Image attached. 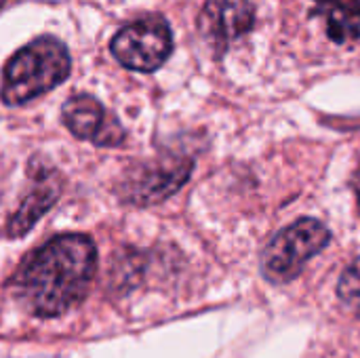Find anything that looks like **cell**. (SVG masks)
Returning <instances> with one entry per match:
<instances>
[{"label": "cell", "mask_w": 360, "mask_h": 358, "mask_svg": "<svg viewBox=\"0 0 360 358\" xmlns=\"http://www.w3.org/2000/svg\"><path fill=\"white\" fill-rule=\"evenodd\" d=\"M314 15H321L327 34L338 44H352L360 38V0H310Z\"/></svg>", "instance_id": "9c48e42d"}, {"label": "cell", "mask_w": 360, "mask_h": 358, "mask_svg": "<svg viewBox=\"0 0 360 358\" xmlns=\"http://www.w3.org/2000/svg\"><path fill=\"white\" fill-rule=\"evenodd\" d=\"M255 0H207L200 11L198 27L207 42L219 51L253 27Z\"/></svg>", "instance_id": "52a82bcc"}, {"label": "cell", "mask_w": 360, "mask_h": 358, "mask_svg": "<svg viewBox=\"0 0 360 358\" xmlns=\"http://www.w3.org/2000/svg\"><path fill=\"white\" fill-rule=\"evenodd\" d=\"M194 162L190 158H160L131 169L120 186V196L133 205H156L175 194L190 177Z\"/></svg>", "instance_id": "5b68a950"}, {"label": "cell", "mask_w": 360, "mask_h": 358, "mask_svg": "<svg viewBox=\"0 0 360 358\" xmlns=\"http://www.w3.org/2000/svg\"><path fill=\"white\" fill-rule=\"evenodd\" d=\"M354 188H356V196H359V211H360V171L356 173V179H354Z\"/></svg>", "instance_id": "8fae6325"}, {"label": "cell", "mask_w": 360, "mask_h": 358, "mask_svg": "<svg viewBox=\"0 0 360 358\" xmlns=\"http://www.w3.org/2000/svg\"><path fill=\"white\" fill-rule=\"evenodd\" d=\"M338 293L346 306L360 312V257L344 270L340 285H338Z\"/></svg>", "instance_id": "30bf717a"}, {"label": "cell", "mask_w": 360, "mask_h": 358, "mask_svg": "<svg viewBox=\"0 0 360 358\" xmlns=\"http://www.w3.org/2000/svg\"><path fill=\"white\" fill-rule=\"evenodd\" d=\"M68 74V49L57 38L40 36L8 59L2 80V99L8 106L27 103L61 84Z\"/></svg>", "instance_id": "7a4b0ae2"}, {"label": "cell", "mask_w": 360, "mask_h": 358, "mask_svg": "<svg viewBox=\"0 0 360 358\" xmlns=\"http://www.w3.org/2000/svg\"><path fill=\"white\" fill-rule=\"evenodd\" d=\"M173 49L169 23L162 17H143L124 25L112 38V55L129 70L154 72Z\"/></svg>", "instance_id": "277c9868"}, {"label": "cell", "mask_w": 360, "mask_h": 358, "mask_svg": "<svg viewBox=\"0 0 360 358\" xmlns=\"http://www.w3.org/2000/svg\"><path fill=\"white\" fill-rule=\"evenodd\" d=\"M331 241L329 228L319 219H300L281 230L264 249L262 272L266 281L283 285L302 274L304 266Z\"/></svg>", "instance_id": "3957f363"}, {"label": "cell", "mask_w": 360, "mask_h": 358, "mask_svg": "<svg viewBox=\"0 0 360 358\" xmlns=\"http://www.w3.org/2000/svg\"><path fill=\"white\" fill-rule=\"evenodd\" d=\"M95 268L93 241L82 234H61L30 253L13 287L32 314L59 317L84 300Z\"/></svg>", "instance_id": "6da1fadb"}, {"label": "cell", "mask_w": 360, "mask_h": 358, "mask_svg": "<svg viewBox=\"0 0 360 358\" xmlns=\"http://www.w3.org/2000/svg\"><path fill=\"white\" fill-rule=\"evenodd\" d=\"M65 127L80 139L97 146H118L124 139L120 122L91 95H74L63 106Z\"/></svg>", "instance_id": "8992f818"}, {"label": "cell", "mask_w": 360, "mask_h": 358, "mask_svg": "<svg viewBox=\"0 0 360 358\" xmlns=\"http://www.w3.org/2000/svg\"><path fill=\"white\" fill-rule=\"evenodd\" d=\"M4 2H8V0H0V6H2V4H4Z\"/></svg>", "instance_id": "7c38bea8"}, {"label": "cell", "mask_w": 360, "mask_h": 358, "mask_svg": "<svg viewBox=\"0 0 360 358\" xmlns=\"http://www.w3.org/2000/svg\"><path fill=\"white\" fill-rule=\"evenodd\" d=\"M57 196H59V181H55L53 173L44 171V173L36 175L34 188L23 198L19 211L8 222V234L11 236L25 234L53 207V203L57 200Z\"/></svg>", "instance_id": "ba28073f"}]
</instances>
